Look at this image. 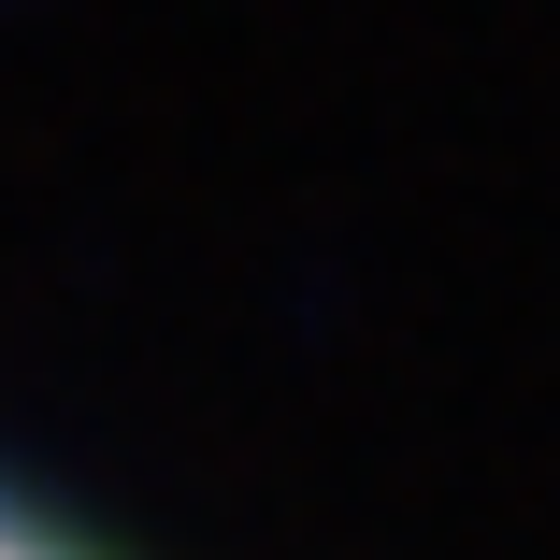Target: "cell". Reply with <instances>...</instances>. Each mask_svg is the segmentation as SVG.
I'll use <instances>...</instances> for the list:
<instances>
[{
	"label": "cell",
	"mask_w": 560,
	"mask_h": 560,
	"mask_svg": "<svg viewBox=\"0 0 560 560\" xmlns=\"http://www.w3.org/2000/svg\"><path fill=\"white\" fill-rule=\"evenodd\" d=\"M0 560H116V546H101V532H72L58 503H30L15 475H0Z\"/></svg>",
	"instance_id": "6da1fadb"
}]
</instances>
